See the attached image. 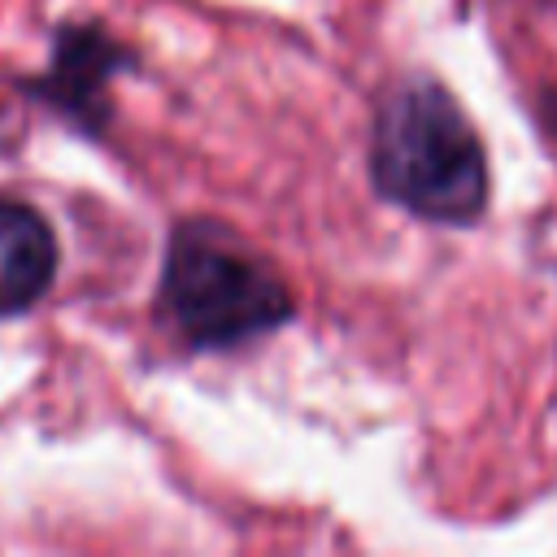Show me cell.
I'll return each mask as SVG.
<instances>
[{
	"mask_svg": "<svg viewBox=\"0 0 557 557\" xmlns=\"http://www.w3.org/2000/svg\"><path fill=\"white\" fill-rule=\"evenodd\" d=\"M374 191L440 226H470L487 209V157L466 109L426 74L400 78L370 131Z\"/></svg>",
	"mask_w": 557,
	"mask_h": 557,
	"instance_id": "obj_1",
	"label": "cell"
},
{
	"mask_svg": "<svg viewBox=\"0 0 557 557\" xmlns=\"http://www.w3.org/2000/svg\"><path fill=\"white\" fill-rule=\"evenodd\" d=\"M157 305L191 348H239L287 326L296 313L287 278L248 239L209 218L174 226Z\"/></svg>",
	"mask_w": 557,
	"mask_h": 557,
	"instance_id": "obj_2",
	"label": "cell"
},
{
	"mask_svg": "<svg viewBox=\"0 0 557 557\" xmlns=\"http://www.w3.org/2000/svg\"><path fill=\"white\" fill-rule=\"evenodd\" d=\"M122 65H131V52L104 26H61L39 96L78 131H100L109 122V83Z\"/></svg>",
	"mask_w": 557,
	"mask_h": 557,
	"instance_id": "obj_3",
	"label": "cell"
},
{
	"mask_svg": "<svg viewBox=\"0 0 557 557\" xmlns=\"http://www.w3.org/2000/svg\"><path fill=\"white\" fill-rule=\"evenodd\" d=\"M57 274L52 226L22 200L0 196V318L30 309Z\"/></svg>",
	"mask_w": 557,
	"mask_h": 557,
	"instance_id": "obj_4",
	"label": "cell"
},
{
	"mask_svg": "<svg viewBox=\"0 0 557 557\" xmlns=\"http://www.w3.org/2000/svg\"><path fill=\"white\" fill-rule=\"evenodd\" d=\"M544 113H548V131L557 135V96H548V100H544Z\"/></svg>",
	"mask_w": 557,
	"mask_h": 557,
	"instance_id": "obj_5",
	"label": "cell"
}]
</instances>
